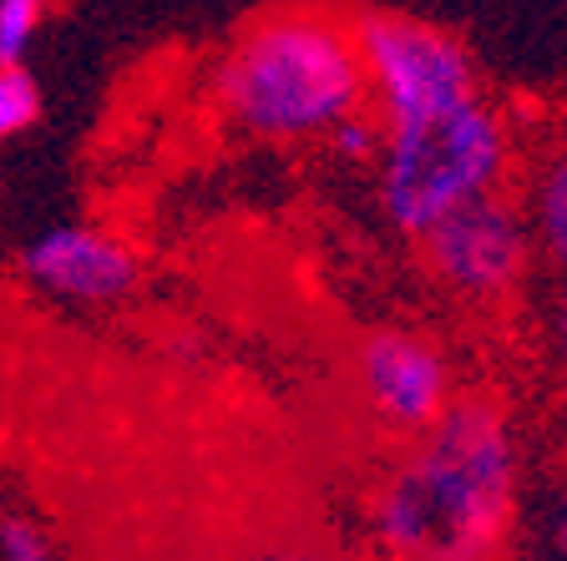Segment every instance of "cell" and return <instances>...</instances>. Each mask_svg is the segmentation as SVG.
Listing matches in <instances>:
<instances>
[{"instance_id":"1","label":"cell","mask_w":567,"mask_h":561,"mask_svg":"<svg viewBox=\"0 0 567 561\" xmlns=\"http://www.w3.org/2000/svg\"><path fill=\"white\" fill-rule=\"evenodd\" d=\"M517 445L496 399H456L375 496V537L395 561H496L512 527Z\"/></svg>"},{"instance_id":"2","label":"cell","mask_w":567,"mask_h":561,"mask_svg":"<svg viewBox=\"0 0 567 561\" xmlns=\"http://www.w3.org/2000/svg\"><path fill=\"white\" fill-rule=\"evenodd\" d=\"M218 106L254 137H319L350 112H365V71L350 41V15L289 6L259 15L218 66Z\"/></svg>"},{"instance_id":"3","label":"cell","mask_w":567,"mask_h":561,"mask_svg":"<svg viewBox=\"0 0 567 561\" xmlns=\"http://www.w3.org/2000/svg\"><path fill=\"white\" fill-rule=\"evenodd\" d=\"M512 167L507 122L476 96L441 117L401 122L380 137V208L405 238H421L456 208L502 193Z\"/></svg>"},{"instance_id":"4","label":"cell","mask_w":567,"mask_h":561,"mask_svg":"<svg viewBox=\"0 0 567 561\" xmlns=\"http://www.w3.org/2000/svg\"><path fill=\"white\" fill-rule=\"evenodd\" d=\"M350 41L365 71V102L380 106L385 127L441 117L451 106L476 102L472 51L441 25L390 11H354Z\"/></svg>"},{"instance_id":"5","label":"cell","mask_w":567,"mask_h":561,"mask_svg":"<svg viewBox=\"0 0 567 561\" xmlns=\"http://www.w3.org/2000/svg\"><path fill=\"white\" fill-rule=\"evenodd\" d=\"M415 243H421L425 269L436 273L456 299L492 304V299L517 289L522 273H527L532 228L527 212L512 198L486 193V198L456 208L451 218H441L436 228H425Z\"/></svg>"},{"instance_id":"6","label":"cell","mask_w":567,"mask_h":561,"mask_svg":"<svg viewBox=\"0 0 567 561\" xmlns=\"http://www.w3.org/2000/svg\"><path fill=\"white\" fill-rule=\"evenodd\" d=\"M354 374H360V395H365L370 415L401 435L431 430L441 409L451 405V370L441 350L405 329H375L360 344Z\"/></svg>"},{"instance_id":"7","label":"cell","mask_w":567,"mask_h":561,"mask_svg":"<svg viewBox=\"0 0 567 561\" xmlns=\"http://www.w3.org/2000/svg\"><path fill=\"white\" fill-rule=\"evenodd\" d=\"M25 273L71 304H117L137 289V258L102 228H51L25 248Z\"/></svg>"},{"instance_id":"8","label":"cell","mask_w":567,"mask_h":561,"mask_svg":"<svg viewBox=\"0 0 567 561\" xmlns=\"http://www.w3.org/2000/svg\"><path fill=\"white\" fill-rule=\"evenodd\" d=\"M527 228H537L543 253L567 273V142L557 153H547V163L532 177V222Z\"/></svg>"},{"instance_id":"9","label":"cell","mask_w":567,"mask_h":561,"mask_svg":"<svg viewBox=\"0 0 567 561\" xmlns=\"http://www.w3.org/2000/svg\"><path fill=\"white\" fill-rule=\"evenodd\" d=\"M41 117V92L25 66H0V142L21 137Z\"/></svg>"},{"instance_id":"10","label":"cell","mask_w":567,"mask_h":561,"mask_svg":"<svg viewBox=\"0 0 567 561\" xmlns=\"http://www.w3.org/2000/svg\"><path fill=\"white\" fill-rule=\"evenodd\" d=\"M56 0H0V66H21L35 25L47 21Z\"/></svg>"},{"instance_id":"11","label":"cell","mask_w":567,"mask_h":561,"mask_svg":"<svg viewBox=\"0 0 567 561\" xmlns=\"http://www.w3.org/2000/svg\"><path fill=\"white\" fill-rule=\"evenodd\" d=\"M324 137H330V147H334L340 163H375L380 157V127L365 117V112H350V117L334 122Z\"/></svg>"},{"instance_id":"12","label":"cell","mask_w":567,"mask_h":561,"mask_svg":"<svg viewBox=\"0 0 567 561\" xmlns=\"http://www.w3.org/2000/svg\"><path fill=\"white\" fill-rule=\"evenodd\" d=\"M0 561H51L41 527L25 516H0Z\"/></svg>"},{"instance_id":"13","label":"cell","mask_w":567,"mask_h":561,"mask_svg":"<svg viewBox=\"0 0 567 561\" xmlns=\"http://www.w3.org/2000/svg\"><path fill=\"white\" fill-rule=\"evenodd\" d=\"M553 344H557V360H563V370H567V289L553 309Z\"/></svg>"},{"instance_id":"14","label":"cell","mask_w":567,"mask_h":561,"mask_svg":"<svg viewBox=\"0 0 567 561\" xmlns=\"http://www.w3.org/2000/svg\"><path fill=\"white\" fill-rule=\"evenodd\" d=\"M244 561H324V557H315V551H295V547H269V551H254V557H244Z\"/></svg>"},{"instance_id":"15","label":"cell","mask_w":567,"mask_h":561,"mask_svg":"<svg viewBox=\"0 0 567 561\" xmlns=\"http://www.w3.org/2000/svg\"><path fill=\"white\" fill-rule=\"evenodd\" d=\"M553 541H557V551L567 557V486H563V501H557V516H553Z\"/></svg>"}]
</instances>
